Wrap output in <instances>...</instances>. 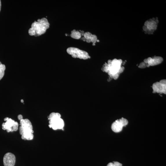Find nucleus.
Here are the masks:
<instances>
[{"mask_svg": "<svg viewBox=\"0 0 166 166\" xmlns=\"http://www.w3.org/2000/svg\"><path fill=\"white\" fill-rule=\"evenodd\" d=\"M123 125L120 119H118L114 122L112 125V129L115 133H119L121 132Z\"/></svg>", "mask_w": 166, "mask_h": 166, "instance_id": "nucleus-8", "label": "nucleus"}, {"mask_svg": "<svg viewBox=\"0 0 166 166\" xmlns=\"http://www.w3.org/2000/svg\"><path fill=\"white\" fill-rule=\"evenodd\" d=\"M4 121L6 122L2 124V129L4 130H6L8 133L12 132V127L16 122L11 118L8 117L5 118Z\"/></svg>", "mask_w": 166, "mask_h": 166, "instance_id": "nucleus-6", "label": "nucleus"}, {"mask_svg": "<svg viewBox=\"0 0 166 166\" xmlns=\"http://www.w3.org/2000/svg\"><path fill=\"white\" fill-rule=\"evenodd\" d=\"M153 88L155 92L166 93V85L162 84L159 82L156 83L153 85Z\"/></svg>", "mask_w": 166, "mask_h": 166, "instance_id": "nucleus-9", "label": "nucleus"}, {"mask_svg": "<svg viewBox=\"0 0 166 166\" xmlns=\"http://www.w3.org/2000/svg\"><path fill=\"white\" fill-rule=\"evenodd\" d=\"M19 124L18 122H16L12 127V132H16L18 129Z\"/></svg>", "mask_w": 166, "mask_h": 166, "instance_id": "nucleus-15", "label": "nucleus"}, {"mask_svg": "<svg viewBox=\"0 0 166 166\" xmlns=\"http://www.w3.org/2000/svg\"><path fill=\"white\" fill-rule=\"evenodd\" d=\"M16 161V157L13 154L8 153L4 155L3 158L4 166H14Z\"/></svg>", "mask_w": 166, "mask_h": 166, "instance_id": "nucleus-5", "label": "nucleus"}, {"mask_svg": "<svg viewBox=\"0 0 166 166\" xmlns=\"http://www.w3.org/2000/svg\"><path fill=\"white\" fill-rule=\"evenodd\" d=\"M160 83L162 84L166 85V81L165 80H162L160 82Z\"/></svg>", "mask_w": 166, "mask_h": 166, "instance_id": "nucleus-18", "label": "nucleus"}, {"mask_svg": "<svg viewBox=\"0 0 166 166\" xmlns=\"http://www.w3.org/2000/svg\"><path fill=\"white\" fill-rule=\"evenodd\" d=\"M1 1H0V12H1Z\"/></svg>", "mask_w": 166, "mask_h": 166, "instance_id": "nucleus-19", "label": "nucleus"}, {"mask_svg": "<svg viewBox=\"0 0 166 166\" xmlns=\"http://www.w3.org/2000/svg\"><path fill=\"white\" fill-rule=\"evenodd\" d=\"M50 26L48 19L46 18L39 19L37 21H35L32 25L31 28L28 31L31 36L38 37L46 32Z\"/></svg>", "mask_w": 166, "mask_h": 166, "instance_id": "nucleus-1", "label": "nucleus"}, {"mask_svg": "<svg viewBox=\"0 0 166 166\" xmlns=\"http://www.w3.org/2000/svg\"><path fill=\"white\" fill-rule=\"evenodd\" d=\"M6 69V66H5L3 64L1 63L0 62V80H1L3 78Z\"/></svg>", "mask_w": 166, "mask_h": 166, "instance_id": "nucleus-12", "label": "nucleus"}, {"mask_svg": "<svg viewBox=\"0 0 166 166\" xmlns=\"http://www.w3.org/2000/svg\"><path fill=\"white\" fill-rule=\"evenodd\" d=\"M20 125L23 129V134H33V127L32 123L28 119H22L20 120Z\"/></svg>", "mask_w": 166, "mask_h": 166, "instance_id": "nucleus-4", "label": "nucleus"}, {"mask_svg": "<svg viewBox=\"0 0 166 166\" xmlns=\"http://www.w3.org/2000/svg\"><path fill=\"white\" fill-rule=\"evenodd\" d=\"M18 119L19 120H21L23 119V117L21 115H19L18 116Z\"/></svg>", "mask_w": 166, "mask_h": 166, "instance_id": "nucleus-17", "label": "nucleus"}, {"mask_svg": "<svg viewBox=\"0 0 166 166\" xmlns=\"http://www.w3.org/2000/svg\"><path fill=\"white\" fill-rule=\"evenodd\" d=\"M107 166H123L122 164L117 162L109 163Z\"/></svg>", "mask_w": 166, "mask_h": 166, "instance_id": "nucleus-14", "label": "nucleus"}, {"mask_svg": "<svg viewBox=\"0 0 166 166\" xmlns=\"http://www.w3.org/2000/svg\"><path fill=\"white\" fill-rule=\"evenodd\" d=\"M19 133L20 134L22 135L23 134L24 130L23 129V127L21 126H20L19 128Z\"/></svg>", "mask_w": 166, "mask_h": 166, "instance_id": "nucleus-16", "label": "nucleus"}, {"mask_svg": "<svg viewBox=\"0 0 166 166\" xmlns=\"http://www.w3.org/2000/svg\"><path fill=\"white\" fill-rule=\"evenodd\" d=\"M82 34L81 32H79L76 30H74L71 32L70 37L72 38L76 39H79L81 38Z\"/></svg>", "mask_w": 166, "mask_h": 166, "instance_id": "nucleus-11", "label": "nucleus"}, {"mask_svg": "<svg viewBox=\"0 0 166 166\" xmlns=\"http://www.w3.org/2000/svg\"><path fill=\"white\" fill-rule=\"evenodd\" d=\"M67 51L69 54L71 55L72 57L74 58L86 60L90 58L87 52L77 48H69L67 49Z\"/></svg>", "mask_w": 166, "mask_h": 166, "instance_id": "nucleus-3", "label": "nucleus"}, {"mask_svg": "<svg viewBox=\"0 0 166 166\" xmlns=\"http://www.w3.org/2000/svg\"><path fill=\"white\" fill-rule=\"evenodd\" d=\"M49 127L50 128L56 130L62 129L64 126L63 120L61 118V115L58 113L53 112L49 116Z\"/></svg>", "mask_w": 166, "mask_h": 166, "instance_id": "nucleus-2", "label": "nucleus"}, {"mask_svg": "<svg viewBox=\"0 0 166 166\" xmlns=\"http://www.w3.org/2000/svg\"><path fill=\"white\" fill-rule=\"evenodd\" d=\"M83 36L84 37L82 38L83 41L88 43L92 42L93 44H95L97 42L96 36L90 32H86L84 33Z\"/></svg>", "mask_w": 166, "mask_h": 166, "instance_id": "nucleus-7", "label": "nucleus"}, {"mask_svg": "<svg viewBox=\"0 0 166 166\" xmlns=\"http://www.w3.org/2000/svg\"><path fill=\"white\" fill-rule=\"evenodd\" d=\"M148 63L149 66H154V65L158 64L163 61V59L160 57H156L154 59L149 58L148 59Z\"/></svg>", "mask_w": 166, "mask_h": 166, "instance_id": "nucleus-10", "label": "nucleus"}, {"mask_svg": "<svg viewBox=\"0 0 166 166\" xmlns=\"http://www.w3.org/2000/svg\"><path fill=\"white\" fill-rule=\"evenodd\" d=\"M24 135L25 139L27 140H32L34 138V135L33 134H30L25 135L23 134Z\"/></svg>", "mask_w": 166, "mask_h": 166, "instance_id": "nucleus-13", "label": "nucleus"}]
</instances>
